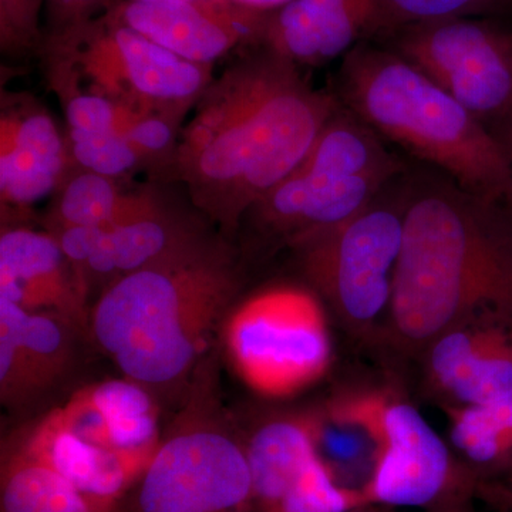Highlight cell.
<instances>
[{"mask_svg":"<svg viewBox=\"0 0 512 512\" xmlns=\"http://www.w3.org/2000/svg\"><path fill=\"white\" fill-rule=\"evenodd\" d=\"M154 207L150 198L120 194L109 177L86 171L64 188L59 217L63 227L111 228Z\"/></svg>","mask_w":512,"mask_h":512,"instance_id":"cell-23","label":"cell"},{"mask_svg":"<svg viewBox=\"0 0 512 512\" xmlns=\"http://www.w3.org/2000/svg\"><path fill=\"white\" fill-rule=\"evenodd\" d=\"M348 110L458 187L512 208V165L494 131L396 52L359 46L340 70Z\"/></svg>","mask_w":512,"mask_h":512,"instance_id":"cell-4","label":"cell"},{"mask_svg":"<svg viewBox=\"0 0 512 512\" xmlns=\"http://www.w3.org/2000/svg\"><path fill=\"white\" fill-rule=\"evenodd\" d=\"M322 416L285 413L268 417L244 441L255 512H269L320 457Z\"/></svg>","mask_w":512,"mask_h":512,"instance_id":"cell-18","label":"cell"},{"mask_svg":"<svg viewBox=\"0 0 512 512\" xmlns=\"http://www.w3.org/2000/svg\"><path fill=\"white\" fill-rule=\"evenodd\" d=\"M491 0H376L379 23L420 25L437 20L466 18Z\"/></svg>","mask_w":512,"mask_h":512,"instance_id":"cell-28","label":"cell"},{"mask_svg":"<svg viewBox=\"0 0 512 512\" xmlns=\"http://www.w3.org/2000/svg\"><path fill=\"white\" fill-rule=\"evenodd\" d=\"M325 416L356 427L375 444L372 474L362 487L370 504L439 511L467 504L483 490V476L394 393H345L329 403Z\"/></svg>","mask_w":512,"mask_h":512,"instance_id":"cell-5","label":"cell"},{"mask_svg":"<svg viewBox=\"0 0 512 512\" xmlns=\"http://www.w3.org/2000/svg\"><path fill=\"white\" fill-rule=\"evenodd\" d=\"M429 512H473V511H471V508L468 507V503H467V504L456 505V507L444 508V510L429 511Z\"/></svg>","mask_w":512,"mask_h":512,"instance_id":"cell-38","label":"cell"},{"mask_svg":"<svg viewBox=\"0 0 512 512\" xmlns=\"http://www.w3.org/2000/svg\"><path fill=\"white\" fill-rule=\"evenodd\" d=\"M52 414L82 439L144 467L163 440L153 396L128 379L86 387Z\"/></svg>","mask_w":512,"mask_h":512,"instance_id":"cell-15","label":"cell"},{"mask_svg":"<svg viewBox=\"0 0 512 512\" xmlns=\"http://www.w3.org/2000/svg\"><path fill=\"white\" fill-rule=\"evenodd\" d=\"M429 387L444 406H473L512 394V322L481 316L458 323L421 353Z\"/></svg>","mask_w":512,"mask_h":512,"instance_id":"cell-11","label":"cell"},{"mask_svg":"<svg viewBox=\"0 0 512 512\" xmlns=\"http://www.w3.org/2000/svg\"><path fill=\"white\" fill-rule=\"evenodd\" d=\"M56 15L63 22H70L74 26L77 19L86 13V10L96 5L99 0H50Z\"/></svg>","mask_w":512,"mask_h":512,"instance_id":"cell-33","label":"cell"},{"mask_svg":"<svg viewBox=\"0 0 512 512\" xmlns=\"http://www.w3.org/2000/svg\"><path fill=\"white\" fill-rule=\"evenodd\" d=\"M349 512H392L389 507H383V505L369 504L363 505V507L355 508V510Z\"/></svg>","mask_w":512,"mask_h":512,"instance_id":"cell-37","label":"cell"},{"mask_svg":"<svg viewBox=\"0 0 512 512\" xmlns=\"http://www.w3.org/2000/svg\"><path fill=\"white\" fill-rule=\"evenodd\" d=\"M126 137L138 150L156 151L165 150L173 141V128L160 117H137L127 128Z\"/></svg>","mask_w":512,"mask_h":512,"instance_id":"cell-32","label":"cell"},{"mask_svg":"<svg viewBox=\"0 0 512 512\" xmlns=\"http://www.w3.org/2000/svg\"><path fill=\"white\" fill-rule=\"evenodd\" d=\"M225 352L237 375L256 393L288 397L328 372L332 340L318 295L278 285L229 309L221 326Z\"/></svg>","mask_w":512,"mask_h":512,"instance_id":"cell-7","label":"cell"},{"mask_svg":"<svg viewBox=\"0 0 512 512\" xmlns=\"http://www.w3.org/2000/svg\"><path fill=\"white\" fill-rule=\"evenodd\" d=\"M481 316L512 322V208L440 173L409 177L387 342L421 355L441 333Z\"/></svg>","mask_w":512,"mask_h":512,"instance_id":"cell-2","label":"cell"},{"mask_svg":"<svg viewBox=\"0 0 512 512\" xmlns=\"http://www.w3.org/2000/svg\"><path fill=\"white\" fill-rule=\"evenodd\" d=\"M124 500L123 512H255L244 443L217 420L188 414Z\"/></svg>","mask_w":512,"mask_h":512,"instance_id":"cell-8","label":"cell"},{"mask_svg":"<svg viewBox=\"0 0 512 512\" xmlns=\"http://www.w3.org/2000/svg\"><path fill=\"white\" fill-rule=\"evenodd\" d=\"M76 60L107 94L147 107L197 99L210 82L208 66L174 55L113 20L80 37Z\"/></svg>","mask_w":512,"mask_h":512,"instance_id":"cell-10","label":"cell"},{"mask_svg":"<svg viewBox=\"0 0 512 512\" xmlns=\"http://www.w3.org/2000/svg\"><path fill=\"white\" fill-rule=\"evenodd\" d=\"M106 231L117 278L156 265L198 239L167 220L157 205Z\"/></svg>","mask_w":512,"mask_h":512,"instance_id":"cell-22","label":"cell"},{"mask_svg":"<svg viewBox=\"0 0 512 512\" xmlns=\"http://www.w3.org/2000/svg\"><path fill=\"white\" fill-rule=\"evenodd\" d=\"M113 22L136 30L157 45L190 62L208 64L227 55L238 43L262 35L265 13L228 0L124 2Z\"/></svg>","mask_w":512,"mask_h":512,"instance_id":"cell-12","label":"cell"},{"mask_svg":"<svg viewBox=\"0 0 512 512\" xmlns=\"http://www.w3.org/2000/svg\"><path fill=\"white\" fill-rule=\"evenodd\" d=\"M64 146L45 111H12L0 124L3 204L32 205L55 190L64 170Z\"/></svg>","mask_w":512,"mask_h":512,"instance_id":"cell-19","label":"cell"},{"mask_svg":"<svg viewBox=\"0 0 512 512\" xmlns=\"http://www.w3.org/2000/svg\"><path fill=\"white\" fill-rule=\"evenodd\" d=\"M101 227H80V225H67L57 235L60 248L64 256L69 259L70 264L76 269L77 275L82 279L84 288L87 289L84 281V269L92 256L97 242L103 234Z\"/></svg>","mask_w":512,"mask_h":512,"instance_id":"cell-31","label":"cell"},{"mask_svg":"<svg viewBox=\"0 0 512 512\" xmlns=\"http://www.w3.org/2000/svg\"><path fill=\"white\" fill-rule=\"evenodd\" d=\"M458 456L484 476L512 457V394L473 406H444Z\"/></svg>","mask_w":512,"mask_h":512,"instance_id":"cell-21","label":"cell"},{"mask_svg":"<svg viewBox=\"0 0 512 512\" xmlns=\"http://www.w3.org/2000/svg\"><path fill=\"white\" fill-rule=\"evenodd\" d=\"M67 320L50 312H29L23 319L20 343L33 399L62 380L72 363Z\"/></svg>","mask_w":512,"mask_h":512,"instance_id":"cell-24","label":"cell"},{"mask_svg":"<svg viewBox=\"0 0 512 512\" xmlns=\"http://www.w3.org/2000/svg\"><path fill=\"white\" fill-rule=\"evenodd\" d=\"M26 313L22 306L0 298V393L8 406H20L33 399L20 343Z\"/></svg>","mask_w":512,"mask_h":512,"instance_id":"cell-26","label":"cell"},{"mask_svg":"<svg viewBox=\"0 0 512 512\" xmlns=\"http://www.w3.org/2000/svg\"><path fill=\"white\" fill-rule=\"evenodd\" d=\"M228 2L242 6V8L255 10V12L265 13L266 10L282 8L291 0H228Z\"/></svg>","mask_w":512,"mask_h":512,"instance_id":"cell-36","label":"cell"},{"mask_svg":"<svg viewBox=\"0 0 512 512\" xmlns=\"http://www.w3.org/2000/svg\"><path fill=\"white\" fill-rule=\"evenodd\" d=\"M339 104L268 50L201 93L175 153L194 204L232 229L301 164Z\"/></svg>","mask_w":512,"mask_h":512,"instance_id":"cell-1","label":"cell"},{"mask_svg":"<svg viewBox=\"0 0 512 512\" xmlns=\"http://www.w3.org/2000/svg\"><path fill=\"white\" fill-rule=\"evenodd\" d=\"M239 288L234 262L201 239L107 286L93 308L97 345L148 392L183 383L200 365Z\"/></svg>","mask_w":512,"mask_h":512,"instance_id":"cell-3","label":"cell"},{"mask_svg":"<svg viewBox=\"0 0 512 512\" xmlns=\"http://www.w3.org/2000/svg\"><path fill=\"white\" fill-rule=\"evenodd\" d=\"M127 2L151 3V2H165V0H127Z\"/></svg>","mask_w":512,"mask_h":512,"instance_id":"cell-39","label":"cell"},{"mask_svg":"<svg viewBox=\"0 0 512 512\" xmlns=\"http://www.w3.org/2000/svg\"><path fill=\"white\" fill-rule=\"evenodd\" d=\"M491 130L494 131L495 136L503 144L505 153H507L508 160L512 165V113L508 114L500 123L495 124Z\"/></svg>","mask_w":512,"mask_h":512,"instance_id":"cell-35","label":"cell"},{"mask_svg":"<svg viewBox=\"0 0 512 512\" xmlns=\"http://www.w3.org/2000/svg\"><path fill=\"white\" fill-rule=\"evenodd\" d=\"M396 53L488 127L512 113V37L466 18L407 26Z\"/></svg>","mask_w":512,"mask_h":512,"instance_id":"cell-9","label":"cell"},{"mask_svg":"<svg viewBox=\"0 0 512 512\" xmlns=\"http://www.w3.org/2000/svg\"><path fill=\"white\" fill-rule=\"evenodd\" d=\"M362 488L343 487L322 456L269 512H349L369 505Z\"/></svg>","mask_w":512,"mask_h":512,"instance_id":"cell-25","label":"cell"},{"mask_svg":"<svg viewBox=\"0 0 512 512\" xmlns=\"http://www.w3.org/2000/svg\"><path fill=\"white\" fill-rule=\"evenodd\" d=\"M407 192L404 173L353 217L289 244L313 288L359 333L386 325L402 255Z\"/></svg>","mask_w":512,"mask_h":512,"instance_id":"cell-6","label":"cell"},{"mask_svg":"<svg viewBox=\"0 0 512 512\" xmlns=\"http://www.w3.org/2000/svg\"><path fill=\"white\" fill-rule=\"evenodd\" d=\"M16 447L55 468L110 512L119 511L147 468L82 439L52 413L43 417Z\"/></svg>","mask_w":512,"mask_h":512,"instance_id":"cell-17","label":"cell"},{"mask_svg":"<svg viewBox=\"0 0 512 512\" xmlns=\"http://www.w3.org/2000/svg\"><path fill=\"white\" fill-rule=\"evenodd\" d=\"M66 119L70 131L80 133H126L123 123L134 120L130 113L120 114V107L114 101L97 93H77L66 103Z\"/></svg>","mask_w":512,"mask_h":512,"instance_id":"cell-29","label":"cell"},{"mask_svg":"<svg viewBox=\"0 0 512 512\" xmlns=\"http://www.w3.org/2000/svg\"><path fill=\"white\" fill-rule=\"evenodd\" d=\"M40 0H0L2 45L23 49L39 35Z\"/></svg>","mask_w":512,"mask_h":512,"instance_id":"cell-30","label":"cell"},{"mask_svg":"<svg viewBox=\"0 0 512 512\" xmlns=\"http://www.w3.org/2000/svg\"><path fill=\"white\" fill-rule=\"evenodd\" d=\"M74 160L90 173L117 177L136 167L138 148L126 134L70 131Z\"/></svg>","mask_w":512,"mask_h":512,"instance_id":"cell-27","label":"cell"},{"mask_svg":"<svg viewBox=\"0 0 512 512\" xmlns=\"http://www.w3.org/2000/svg\"><path fill=\"white\" fill-rule=\"evenodd\" d=\"M375 23L376 0H291L266 18L262 36L275 55L316 66L349 53Z\"/></svg>","mask_w":512,"mask_h":512,"instance_id":"cell-16","label":"cell"},{"mask_svg":"<svg viewBox=\"0 0 512 512\" xmlns=\"http://www.w3.org/2000/svg\"><path fill=\"white\" fill-rule=\"evenodd\" d=\"M394 180L349 177L303 158L249 212L256 215L262 227L291 244L302 235L353 217Z\"/></svg>","mask_w":512,"mask_h":512,"instance_id":"cell-13","label":"cell"},{"mask_svg":"<svg viewBox=\"0 0 512 512\" xmlns=\"http://www.w3.org/2000/svg\"><path fill=\"white\" fill-rule=\"evenodd\" d=\"M82 279L52 235L16 228L0 238V298L29 312H50L74 326L87 325Z\"/></svg>","mask_w":512,"mask_h":512,"instance_id":"cell-14","label":"cell"},{"mask_svg":"<svg viewBox=\"0 0 512 512\" xmlns=\"http://www.w3.org/2000/svg\"><path fill=\"white\" fill-rule=\"evenodd\" d=\"M481 495L487 497L488 500L494 501L495 504L504 505V507L512 508V478L510 483L503 487H495V485L484 484Z\"/></svg>","mask_w":512,"mask_h":512,"instance_id":"cell-34","label":"cell"},{"mask_svg":"<svg viewBox=\"0 0 512 512\" xmlns=\"http://www.w3.org/2000/svg\"><path fill=\"white\" fill-rule=\"evenodd\" d=\"M0 490L2 512H110L19 447L3 457Z\"/></svg>","mask_w":512,"mask_h":512,"instance_id":"cell-20","label":"cell"}]
</instances>
